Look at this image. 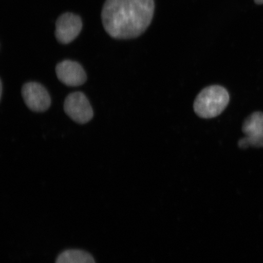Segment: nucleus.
Masks as SVG:
<instances>
[{
	"label": "nucleus",
	"mask_w": 263,
	"mask_h": 263,
	"mask_svg": "<svg viewBox=\"0 0 263 263\" xmlns=\"http://www.w3.org/2000/svg\"><path fill=\"white\" fill-rule=\"evenodd\" d=\"M59 80L70 87H78L87 81V75L82 66L77 62L65 60L55 68Z\"/></svg>",
	"instance_id": "obj_7"
},
{
	"label": "nucleus",
	"mask_w": 263,
	"mask_h": 263,
	"mask_svg": "<svg viewBox=\"0 0 263 263\" xmlns=\"http://www.w3.org/2000/svg\"><path fill=\"white\" fill-rule=\"evenodd\" d=\"M155 9L154 0H106L102 9V22L110 37L135 39L149 28Z\"/></svg>",
	"instance_id": "obj_1"
},
{
	"label": "nucleus",
	"mask_w": 263,
	"mask_h": 263,
	"mask_svg": "<svg viewBox=\"0 0 263 263\" xmlns=\"http://www.w3.org/2000/svg\"><path fill=\"white\" fill-rule=\"evenodd\" d=\"M55 263H95L89 253L81 250H67L59 255Z\"/></svg>",
	"instance_id": "obj_8"
},
{
	"label": "nucleus",
	"mask_w": 263,
	"mask_h": 263,
	"mask_svg": "<svg viewBox=\"0 0 263 263\" xmlns=\"http://www.w3.org/2000/svg\"><path fill=\"white\" fill-rule=\"evenodd\" d=\"M22 94L26 106L33 111L42 112L48 109L51 98L45 88L37 82H28L22 87Z\"/></svg>",
	"instance_id": "obj_5"
},
{
	"label": "nucleus",
	"mask_w": 263,
	"mask_h": 263,
	"mask_svg": "<svg viewBox=\"0 0 263 263\" xmlns=\"http://www.w3.org/2000/svg\"><path fill=\"white\" fill-rule=\"evenodd\" d=\"M255 3L256 5H263V0H254Z\"/></svg>",
	"instance_id": "obj_9"
},
{
	"label": "nucleus",
	"mask_w": 263,
	"mask_h": 263,
	"mask_svg": "<svg viewBox=\"0 0 263 263\" xmlns=\"http://www.w3.org/2000/svg\"><path fill=\"white\" fill-rule=\"evenodd\" d=\"M64 110L69 117L79 124L89 122L93 117L89 101L81 92H74L66 98Z\"/></svg>",
	"instance_id": "obj_3"
},
{
	"label": "nucleus",
	"mask_w": 263,
	"mask_h": 263,
	"mask_svg": "<svg viewBox=\"0 0 263 263\" xmlns=\"http://www.w3.org/2000/svg\"><path fill=\"white\" fill-rule=\"evenodd\" d=\"M230 95L226 88L218 85L207 87L200 92L194 103V110L200 118L218 117L228 106Z\"/></svg>",
	"instance_id": "obj_2"
},
{
	"label": "nucleus",
	"mask_w": 263,
	"mask_h": 263,
	"mask_svg": "<svg viewBox=\"0 0 263 263\" xmlns=\"http://www.w3.org/2000/svg\"><path fill=\"white\" fill-rule=\"evenodd\" d=\"M82 28V22L80 16L73 13H65L55 22V37L61 44H70L80 34Z\"/></svg>",
	"instance_id": "obj_6"
},
{
	"label": "nucleus",
	"mask_w": 263,
	"mask_h": 263,
	"mask_svg": "<svg viewBox=\"0 0 263 263\" xmlns=\"http://www.w3.org/2000/svg\"><path fill=\"white\" fill-rule=\"evenodd\" d=\"M0 93H1V99H2V94H3V82L2 81H1V92H0Z\"/></svg>",
	"instance_id": "obj_10"
},
{
	"label": "nucleus",
	"mask_w": 263,
	"mask_h": 263,
	"mask_svg": "<svg viewBox=\"0 0 263 263\" xmlns=\"http://www.w3.org/2000/svg\"><path fill=\"white\" fill-rule=\"evenodd\" d=\"M242 130L246 137L239 140L240 147H263V113L255 111L249 115L243 123Z\"/></svg>",
	"instance_id": "obj_4"
}]
</instances>
